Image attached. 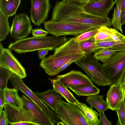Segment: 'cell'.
<instances>
[{
	"label": "cell",
	"mask_w": 125,
	"mask_h": 125,
	"mask_svg": "<svg viewBox=\"0 0 125 125\" xmlns=\"http://www.w3.org/2000/svg\"><path fill=\"white\" fill-rule=\"evenodd\" d=\"M84 4L63 0L57 1L53 8L51 20L82 23L91 25L95 28L111 26V19L107 16H96L83 11Z\"/></svg>",
	"instance_id": "1"
},
{
	"label": "cell",
	"mask_w": 125,
	"mask_h": 125,
	"mask_svg": "<svg viewBox=\"0 0 125 125\" xmlns=\"http://www.w3.org/2000/svg\"><path fill=\"white\" fill-rule=\"evenodd\" d=\"M74 38H69L63 44L54 49L52 55L42 60L40 66L48 75L53 76L57 75L59 69L64 64L71 60L75 62L86 55Z\"/></svg>",
	"instance_id": "2"
},
{
	"label": "cell",
	"mask_w": 125,
	"mask_h": 125,
	"mask_svg": "<svg viewBox=\"0 0 125 125\" xmlns=\"http://www.w3.org/2000/svg\"><path fill=\"white\" fill-rule=\"evenodd\" d=\"M65 37L54 35L33 36L18 40L11 43L8 48L21 54L47 48L53 49L63 44L67 40Z\"/></svg>",
	"instance_id": "3"
},
{
	"label": "cell",
	"mask_w": 125,
	"mask_h": 125,
	"mask_svg": "<svg viewBox=\"0 0 125 125\" xmlns=\"http://www.w3.org/2000/svg\"><path fill=\"white\" fill-rule=\"evenodd\" d=\"M74 62L85 72L94 83L104 87L111 85L102 64L94 57L93 54H86Z\"/></svg>",
	"instance_id": "4"
},
{
	"label": "cell",
	"mask_w": 125,
	"mask_h": 125,
	"mask_svg": "<svg viewBox=\"0 0 125 125\" xmlns=\"http://www.w3.org/2000/svg\"><path fill=\"white\" fill-rule=\"evenodd\" d=\"M44 23V28L49 33L57 37L66 35L78 36L95 28L92 25L86 24L51 20L46 21Z\"/></svg>",
	"instance_id": "5"
},
{
	"label": "cell",
	"mask_w": 125,
	"mask_h": 125,
	"mask_svg": "<svg viewBox=\"0 0 125 125\" xmlns=\"http://www.w3.org/2000/svg\"><path fill=\"white\" fill-rule=\"evenodd\" d=\"M54 112L66 125H90L75 104L58 100Z\"/></svg>",
	"instance_id": "6"
},
{
	"label": "cell",
	"mask_w": 125,
	"mask_h": 125,
	"mask_svg": "<svg viewBox=\"0 0 125 125\" xmlns=\"http://www.w3.org/2000/svg\"><path fill=\"white\" fill-rule=\"evenodd\" d=\"M102 66L111 85L118 83L125 67V52H116Z\"/></svg>",
	"instance_id": "7"
},
{
	"label": "cell",
	"mask_w": 125,
	"mask_h": 125,
	"mask_svg": "<svg viewBox=\"0 0 125 125\" xmlns=\"http://www.w3.org/2000/svg\"><path fill=\"white\" fill-rule=\"evenodd\" d=\"M10 79L12 85L14 88L20 90L28 96L42 110L55 124H57L60 120L55 112L52 111L40 100L34 92L24 84L21 79L16 74L13 73Z\"/></svg>",
	"instance_id": "8"
},
{
	"label": "cell",
	"mask_w": 125,
	"mask_h": 125,
	"mask_svg": "<svg viewBox=\"0 0 125 125\" xmlns=\"http://www.w3.org/2000/svg\"><path fill=\"white\" fill-rule=\"evenodd\" d=\"M4 110L7 114L9 124L11 125H39L31 111L23 104L20 110L5 104Z\"/></svg>",
	"instance_id": "9"
},
{
	"label": "cell",
	"mask_w": 125,
	"mask_h": 125,
	"mask_svg": "<svg viewBox=\"0 0 125 125\" xmlns=\"http://www.w3.org/2000/svg\"><path fill=\"white\" fill-rule=\"evenodd\" d=\"M30 18L26 13H21L16 15L13 20L10 34L14 39L25 38L33 29Z\"/></svg>",
	"instance_id": "10"
},
{
	"label": "cell",
	"mask_w": 125,
	"mask_h": 125,
	"mask_svg": "<svg viewBox=\"0 0 125 125\" xmlns=\"http://www.w3.org/2000/svg\"><path fill=\"white\" fill-rule=\"evenodd\" d=\"M30 19L35 25L40 26L47 19L51 8L50 0H31Z\"/></svg>",
	"instance_id": "11"
},
{
	"label": "cell",
	"mask_w": 125,
	"mask_h": 125,
	"mask_svg": "<svg viewBox=\"0 0 125 125\" xmlns=\"http://www.w3.org/2000/svg\"><path fill=\"white\" fill-rule=\"evenodd\" d=\"M0 66L16 74L21 79L27 76L25 69L9 48H4L0 53Z\"/></svg>",
	"instance_id": "12"
},
{
	"label": "cell",
	"mask_w": 125,
	"mask_h": 125,
	"mask_svg": "<svg viewBox=\"0 0 125 125\" xmlns=\"http://www.w3.org/2000/svg\"><path fill=\"white\" fill-rule=\"evenodd\" d=\"M56 79L67 88L94 85L90 79L87 75L80 71L74 70L64 74L58 75Z\"/></svg>",
	"instance_id": "13"
},
{
	"label": "cell",
	"mask_w": 125,
	"mask_h": 125,
	"mask_svg": "<svg viewBox=\"0 0 125 125\" xmlns=\"http://www.w3.org/2000/svg\"><path fill=\"white\" fill-rule=\"evenodd\" d=\"M113 0H101L93 2H87L84 4L83 11L98 16H107L113 8Z\"/></svg>",
	"instance_id": "14"
},
{
	"label": "cell",
	"mask_w": 125,
	"mask_h": 125,
	"mask_svg": "<svg viewBox=\"0 0 125 125\" xmlns=\"http://www.w3.org/2000/svg\"><path fill=\"white\" fill-rule=\"evenodd\" d=\"M125 94L119 83L111 85L106 97L109 109L113 111L118 109L122 101L124 99Z\"/></svg>",
	"instance_id": "15"
},
{
	"label": "cell",
	"mask_w": 125,
	"mask_h": 125,
	"mask_svg": "<svg viewBox=\"0 0 125 125\" xmlns=\"http://www.w3.org/2000/svg\"><path fill=\"white\" fill-rule=\"evenodd\" d=\"M21 98L23 104L34 115L39 125H54L51 119L31 100L23 95Z\"/></svg>",
	"instance_id": "16"
},
{
	"label": "cell",
	"mask_w": 125,
	"mask_h": 125,
	"mask_svg": "<svg viewBox=\"0 0 125 125\" xmlns=\"http://www.w3.org/2000/svg\"><path fill=\"white\" fill-rule=\"evenodd\" d=\"M36 96L55 111L58 100H62L63 97L54 89H49L43 92H34Z\"/></svg>",
	"instance_id": "17"
},
{
	"label": "cell",
	"mask_w": 125,
	"mask_h": 125,
	"mask_svg": "<svg viewBox=\"0 0 125 125\" xmlns=\"http://www.w3.org/2000/svg\"><path fill=\"white\" fill-rule=\"evenodd\" d=\"M49 79L52 84L53 89L62 96L68 102L76 105L79 101L67 88L57 79Z\"/></svg>",
	"instance_id": "18"
},
{
	"label": "cell",
	"mask_w": 125,
	"mask_h": 125,
	"mask_svg": "<svg viewBox=\"0 0 125 125\" xmlns=\"http://www.w3.org/2000/svg\"><path fill=\"white\" fill-rule=\"evenodd\" d=\"M6 104L10 105L13 107L18 110L22 108L23 103L21 97L18 94V90L14 88L4 89Z\"/></svg>",
	"instance_id": "19"
},
{
	"label": "cell",
	"mask_w": 125,
	"mask_h": 125,
	"mask_svg": "<svg viewBox=\"0 0 125 125\" xmlns=\"http://www.w3.org/2000/svg\"><path fill=\"white\" fill-rule=\"evenodd\" d=\"M76 105L80 108L90 125H99V114L92 108V106H87L85 104L79 102Z\"/></svg>",
	"instance_id": "20"
},
{
	"label": "cell",
	"mask_w": 125,
	"mask_h": 125,
	"mask_svg": "<svg viewBox=\"0 0 125 125\" xmlns=\"http://www.w3.org/2000/svg\"><path fill=\"white\" fill-rule=\"evenodd\" d=\"M21 0H0V10L9 17L16 13Z\"/></svg>",
	"instance_id": "21"
},
{
	"label": "cell",
	"mask_w": 125,
	"mask_h": 125,
	"mask_svg": "<svg viewBox=\"0 0 125 125\" xmlns=\"http://www.w3.org/2000/svg\"><path fill=\"white\" fill-rule=\"evenodd\" d=\"M102 95L98 94L87 97L86 99L87 103L95 108L99 112L108 110L109 108L106 101L104 100Z\"/></svg>",
	"instance_id": "22"
},
{
	"label": "cell",
	"mask_w": 125,
	"mask_h": 125,
	"mask_svg": "<svg viewBox=\"0 0 125 125\" xmlns=\"http://www.w3.org/2000/svg\"><path fill=\"white\" fill-rule=\"evenodd\" d=\"M69 88L78 96H89L100 93V89L94 85L71 87Z\"/></svg>",
	"instance_id": "23"
},
{
	"label": "cell",
	"mask_w": 125,
	"mask_h": 125,
	"mask_svg": "<svg viewBox=\"0 0 125 125\" xmlns=\"http://www.w3.org/2000/svg\"><path fill=\"white\" fill-rule=\"evenodd\" d=\"M115 8L113 18L111 20V23L113 27L123 33L121 22V15L122 12V3L121 2L116 4Z\"/></svg>",
	"instance_id": "24"
},
{
	"label": "cell",
	"mask_w": 125,
	"mask_h": 125,
	"mask_svg": "<svg viewBox=\"0 0 125 125\" xmlns=\"http://www.w3.org/2000/svg\"><path fill=\"white\" fill-rule=\"evenodd\" d=\"M118 51L109 48H102L94 52V57L103 63L109 60Z\"/></svg>",
	"instance_id": "25"
},
{
	"label": "cell",
	"mask_w": 125,
	"mask_h": 125,
	"mask_svg": "<svg viewBox=\"0 0 125 125\" xmlns=\"http://www.w3.org/2000/svg\"><path fill=\"white\" fill-rule=\"evenodd\" d=\"M9 17L5 15L0 10V41L5 40L10 28L8 19Z\"/></svg>",
	"instance_id": "26"
},
{
	"label": "cell",
	"mask_w": 125,
	"mask_h": 125,
	"mask_svg": "<svg viewBox=\"0 0 125 125\" xmlns=\"http://www.w3.org/2000/svg\"><path fill=\"white\" fill-rule=\"evenodd\" d=\"M79 43L82 50L86 54H92L99 49L94 37Z\"/></svg>",
	"instance_id": "27"
},
{
	"label": "cell",
	"mask_w": 125,
	"mask_h": 125,
	"mask_svg": "<svg viewBox=\"0 0 125 125\" xmlns=\"http://www.w3.org/2000/svg\"><path fill=\"white\" fill-rule=\"evenodd\" d=\"M13 73L7 69L0 66V90L8 88L7 83Z\"/></svg>",
	"instance_id": "28"
},
{
	"label": "cell",
	"mask_w": 125,
	"mask_h": 125,
	"mask_svg": "<svg viewBox=\"0 0 125 125\" xmlns=\"http://www.w3.org/2000/svg\"><path fill=\"white\" fill-rule=\"evenodd\" d=\"M99 28H95L92 30L83 32L74 37L75 41L76 42L80 43L94 37L98 31Z\"/></svg>",
	"instance_id": "29"
},
{
	"label": "cell",
	"mask_w": 125,
	"mask_h": 125,
	"mask_svg": "<svg viewBox=\"0 0 125 125\" xmlns=\"http://www.w3.org/2000/svg\"><path fill=\"white\" fill-rule=\"evenodd\" d=\"M108 27L102 26L99 28L98 31L94 37L96 42L111 39L108 33Z\"/></svg>",
	"instance_id": "30"
},
{
	"label": "cell",
	"mask_w": 125,
	"mask_h": 125,
	"mask_svg": "<svg viewBox=\"0 0 125 125\" xmlns=\"http://www.w3.org/2000/svg\"><path fill=\"white\" fill-rule=\"evenodd\" d=\"M115 111L118 117L116 125H125V103L124 99L122 101L119 108Z\"/></svg>",
	"instance_id": "31"
},
{
	"label": "cell",
	"mask_w": 125,
	"mask_h": 125,
	"mask_svg": "<svg viewBox=\"0 0 125 125\" xmlns=\"http://www.w3.org/2000/svg\"><path fill=\"white\" fill-rule=\"evenodd\" d=\"M106 48H109L118 51L125 52V41H115L111 40L107 42Z\"/></svg>",
	"instance_id": "32"
},
{
	"label": "cell",
	"mask_w": 125,
	"mask_h": 125,
	"mask_svg": "<svg viewBox=\"0 0 125 125\" xmlns=\"http://www.w3.org/2000/svg\"><path fill=\"white\" fill-rule=\"evenodd\" d=\"M108 33L111 38L114 41H125V36L118 31L117 30L108 27Z\"/></svg>",
	"instance_id": "33"
},
{
	"label": "cell",
	"mask_w": 125,
	"mask_h": 125,
	"mask_svg": "<svg viewBox=\"0 0 125 125\" xmlns=\"http://www.w3.org/2000/svg\"><path fill=\"white\" fill-rule=\"evenodd\" d=\"M31 32L33 36L35 37L46 36L49 33L47 31L42 29V28H37L32 29Z\"/></svg>",
	"instance_id": "34"
},
{
	"label": "cell",
	"mask_w": 125,
	"mask_h": 125,
	"mask_svg": "<svg viewBox=\"0 0 125 125\" xmlns=\"http://www.w3.org/2000/svg\"><path fill=\"white\" fill-rule=\"evenodd\" d=\"M99 125H111V123L106 118L104 112L101 111L99 112Z\"/></svg>",
	"instance_id": "35"
},
{
	"label": "cell",
	"mask_w": 125,
	"mask_h": 125,
	"mask_svg": "<svg viewBox=\"0 0 125 125\" xmlns=\"http://www.w3.org/2000/svg\"><path fill=\"white\" fill-rule=\"evenodd\" d=\"M9 122L6 113L4 110L0 112V125H8Z\"/></svg>",
	"instance_id": "36"
},
{
	"label": "cell",
	"mask_w": 125,
	"mask_h": 125,
	"mask_svg": "<svg viewBox=\"0 0 125 125\" xmlns=\"http://www.w3.org/2000/svg\"><path fill=\"white\" fill-rule=\"evenodd\" d=\"M6 104L4 89L0 90V112L2 110L3 107Z\"/></svg>",
	"instance_id": "37"
},
{
	"label": "cell",
	"mask_w": 125,
	"mask_h": 125,
	"mask_svg": "<svg viewBox=\"0 0 125 125\" xmlns=\"http://www.w3.org/2000/svg\"><path fill=\"white\" fill-rule=\"evenodd\" d=\"M51 48H47L39 50L38 51V55L40 60H42L45 58L49 51L53 50Z\"/></svg>",
	"instance_id": "38"
},
{
	"label": "cell",
	"mask_w": 125,
	"mask_h": 125,
	"mask_svg": "<svg viewBox=\"0 0 125 125\" xmlns=\"http://www.w3.org/2000/svg\"><path fill=\"white\" fill-rule=\"evenodd\" d=\"M118 83L122 87L124 93H125V67L120 79Z\"/></svg>",
	"instance_id": "39"
},
{
	"label": "cell",
	"mask_w": 125,
	"mask_h": 125,
	"mask_svg": "<svg viewBox=\"0 0 125 125\" xmlns=\"http://www.w3.org/2000/svg\"><path fill=\"white\" fill-rule=\"evenodd\" d=\"M112 39L111 38L109 39L96 42L97 45L99 49L106 48V45L108 42L109 40Z\"/></svg>",
	"instance_id": "40"
},
{
	"label": "cell",
	"mask_w": 125,
	"mask_h": 125,
	"mask_svg": "<svg viewBox=\"0 0 125 125\" xmlns=\"http://www.w3.org/2000/svg\"><path fill=\"white\" fill-rule=\"evenodd\" d=\"M74 62V61L73 60H71L64 64L59 69L58 72V73L68 67L72 63Z\"/></svg>",
	"instance_id": "41"
},
{
	"label": "cell",
	"mask_w": 125,
	"mask_h": 125,
	"mask_svg": "<svg viewBox=\"0 0 125 125\" xmlns=\"http://www.w3.org/2000/svg\"><path fill=\"white\" fill-rule=\"evenodd\" d=\"M125 21V9L122 10L121 15V22L122 25L124 24Z\"/></svg>",
	"instance_id": "42"
},
{
	"label": "cell",
	"mask_w": 125,
	"mask_h": 125,
	"mask_svg": "<svg viewBox=\"0 0 125 125\" xmlns=\"http://www.w3.org/2000/svg\"><path fill=\"white\" fill-rule=\"evenodd\" d=\"M67 1L73 2H77L80 3H86L88 0H63Z\"/></svg>",
	"instance_id": "43"
},
{
	"label": "cell",
	"mask_w": 125,
	"mask_h": 125,
	"mask_svg": "<svg viewBox=\"0 0 125 125\" xmlns=\"http://www.w3.org/2000/svg\"><path fill=\"white\" fill-rule=\"evenodd\" d=\"M118 1H120L121 2V9L122 11L125 9V0H115L114 3Z\"/></svg>",
	"instance_id": "44"
},
{
	"label": "cell",
	"mask_w": 125,
	"mask_h": 125,
	"mask_svg": "<svg viewBox=\"0 0 125 125\" xmlns=\"http://www.w3.org/2000/svg\"><path fill=\"white\" fill-rule=\"evenodd\" d=\"M4 48L3 47L2 45L1 42L0 43V53H1L3 51Z\"/></svg>",
	"instance_id": "45"
},
{
	"label": "cell",
	"mask_w": 125,
	"mask_h": 125,
	"mask_svg": "<svg viewBox=\"0 0 125 125\" xmlns=\"http://www.w3.org/2000/svg\"><path fill=\"white\" fill-rule=\"evenodd\" d=\"M57 124V125H66L62 121L58 122Z\"/></svg>",
	"instance_id": "46"
},
{
	"label": "cell",
	"mask_w": 125,
	"mask_h": 125,
	"mask_svg": "<svg viewBox=\"0 0 125 125\" xmlns=\"http://www.w3.org/2000/svg\"><path fill=\"white\" fill-rule=\"evenodd\" d=\"M101 0H88L87 2H93L99 1Z\"/></svg>",
	"instance_id": "47"
},
{
	"label": "cell",
	"mask_w": 125,
	"mask_h": 125,
	"mask_svg": "<svg viewBox=\"0 0 125 125\" xmlns=\"http://www.w3.org/2000/svg\"><path fill=\"white\" fill-rule=\"evenodd\" d=\"M124 101H125V96H124Z\"/></svg>",
	"instance_id": "48"
},
{
	"label": "cell",
	"mask_w": 125,
	"mask_h": 125,
	"mask_svg": "<svg viewBox=\"0 0 125 125\" xmlns=\"http://www.w3.org/2000/svg\"><path fill=\"white\" fill-rule=\"evenodd\" d=\"M125 24V21L124 23V24Z\"/></svg>",
	"instance_id": "49"
}]
</instances>
